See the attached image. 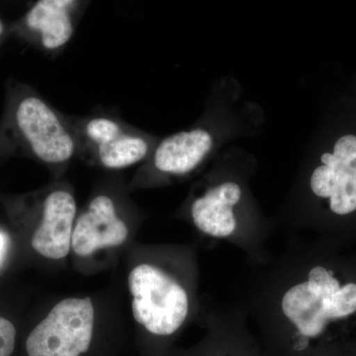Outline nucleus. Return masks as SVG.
<instances>
[{
    "label": "nucleus",
    "mask_w": 356,
    "mask_h": 356,
    "mask_svg": "<svg viewBox=\"0 0 356 356\" xmlns=\"http://www.w3.org/2000/svg\"><path fill=\"white\" fill-rule=\"evenodd\" d=\"M289 323V337L280 346L283 356H314L332 322L356 312L355 283L341 284L334 273L315 266L305 280L288 288L280 302Z\"/></svg>",
    "instance_id": "obj_1"
},
{
    "label": "nucleus",
    "mask_w": 356,
    "mask_h": 356,
    "mask_svg": "<svg viewBox=\"0 0 356 356\" xmlns=\"http://www.w3.org/2000/svg\"><path fill=\"white\" fill-rule=\"evenodd\" d=\"M11 125L28 153L53 168L77 158V146L69 115L60 113L35 93L20 96L11 114Z\"/></svg>",
    "instance_id": "obj_2"
},
{
    "label": "nucleus",
    "mask_w": 356,
    "mask_h": 356,
    "mask_svg": "<svg viewBox=\"0 0 356 356\" xmlns=\"http://www.w3.org/2000/svg\"><path fill=\"white\" fill-rule=\"evenodd\" d=\"M133 317L149 334L172 337L182 327L189 312L186 290L163 269L143 264L128 276Z\"/></svg>",
    "instance_id": "obj_3"
},
{
    "label": "nucleus",
    "mask_w": 356,
    "mask_h": 356,
    "mask_svg": "<svg viewBox=\"0 0 356 356\" xmlns=\"http://www.w3.org/2000/svg\"><path fill=\"white\" fill-rule=\"evenodd\" d=\"M95 334V307L90 298H67L49 315L26 341L28 356H83Z\"/></svg>",
    "instance_id": "obj_4"
},
{
    "label": "nucleus",
    "mask_w": 356,
    "mask_h": 356,
    "mask_svg": "<svg viewBox=\"0 0 356 356\" xmlns=\"http://www.w3.org/2000/svg\"><path fill=\"white\" fill-rule=\"evenodd\" d=\"M220 139L214 128L198 125L159 140L149 158L140 165L134 184L188 177L214 153Z\"/></svg>",
    "instance_id": "obj_5"
},
{
    "label": "nucleus",
    "mask_w": 356,
    "mask_h": 356,
    "mask_svg": "<svg viewBox=\"0 0 356 356\" xmlns=\"http://www.w3.org/2000/svg\"><path fill=\"white\" fill-rule=\"evenodd\" d=\"M310 177L312 193L329 200L334 214H351L356 211V136L339 138L332 153H325Z\"/></svg>",
    "instance_id": "obj_6"
},
{
    "label": "nucleus",
    "mask_w": 356,
    "mask_h": 356,
    "mask_svg": "<svg viewBox=\"0 0 356 356\" xmlns=\"http://www.w3.org/2000/svg\"><path fill=\"white\" fill-rule=\"evenodd\" d=\"M76 214V198L64 185H55L44 193L39 204V222L31 238L33 248L46 259L67 257Z\"/></svg>",
    "instance_id": "obj_7"
},
{
    "label": "nucleus",
    "mask_w": 356,
    "mask_h": 356,
    "mask_svg": "<svg viewBox=\"0 0 356 356\" xmlns=\"http://www.w3.org/2000/svg\"><path fill=\"white\" fill-rule=\"evenodd\" d=\"M127 222L119 214L118 206L108 194H98L76 216L72 248L79 257H89L96 250L119 247L127 241Z\"/></svg>",
    "instance_id": "obj_8"
},
{
    "label": "nucleus",
    "mask_w": 356,
    "mask_h": 356,
    "mask_svg": "<svg viewBox=\"0 0 356 356\" xmlns=\"http://www.w3.org/2000/svg\"><path fill=\"white\" fill-rule=\"evenodd\" d=\"M242 200V187L238 182L233 180L218 182L192 201V222L204 235L219 240L228 238L238 229L236 210Z\"/></svg>",
    "instance_id": "obj_9"
},
{
    "label": "nucleus",
    "mask_w": 356,
    "mask_h": 356,
    "mask_svg": "<svg viewBox=\"0 0 356 356\" xmlns=\"http://www.w3.org/2000/svg\"><path fill=\"white\" fill-rule=\"evenodd\" d=\"M84 6L76 0H39L26 14V28L43 50L57 53L74 36Z\"/></svg>",
    "instance_id": "obj_10"
},
{
    "label": "nucleus",
    "mask_w": 356,
    "mask_h": 356,
    "mask_svg": "<svg viewBox=\"0 0 356 356\" xmlns=\"http://www.w3.org/2000/svg\"><path fill=\"white\" fill-rule=\"evenodd\" d=\"M159 139L144 131L130 126L125 131L112 138L102 146L95 147L79 156L89 165L99 166L104 170H121L143 165Z\"/></svg>",
    "instance_id": "obj_11"
},
{
    "label": "nucleus",
    "mask_w": 356,
    "mask_h": 356,
    "mask_svg": "<svg viewBox=\"0 0 356 356\" xmlns=\"http://www.w3.org/2000/svg\"><path fill=\"white\" fill-rule=\"evenodd\" d=\"M195 356H259L245 344L221 343L213 344L210 348L203 350Z\"/></svg>",
    "instance_id": "obj_12"
},
{
    "label": "nucleus",
    "mask_w": 356,
    "mask_h": 356,
    "mask_svg": "<svg viewBox=\"0 0 356 356\" xmlns=\"http://www.w3.org/2000/svg\"><path fill=\"white\" fill-rule=\"evenodd\" d=\"M16 330L13 323L0 317V356H10L15 348Z\"/></svg>",
    "instance_id": "obj_13"
},
{
    "label": "nucleus",
    "mask_w": 356,
    "mask_h": 356,
    "mask_svg": "<svg viewBox=\"0 0 356 356\" xmlns=\"http://www.w3.org/2000/svg\"><path fill=\"white\" fill-rule=\"evenodd\" d=\"M4 248H6V241H4V236L0 234V259L3 254Z\"/></svg>",
    "instance_id": "obj_14"
},
{
    "label": "nucleus",
    "mask_w": 356,
    "mask_h": 356,
    "mask_svg": "<svg viewBox=\"0 0 356 356\" xmlns=\"http://www.w3.org/2000/svg\"><path fill=\"white\" fill-rule=\"evenodd\" d=\"M4 32V25L3 23H2V21L0 20V37L2 36V34H3Z\"/></svg>",
    "instance_id": "obj_15"
}]
</instances>
